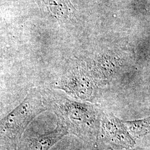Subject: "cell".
Instances as JSON below:
<instances>
[{
	"label": "cell",
	"mask_w": 150,
	"mask_h": 150,
	"mask_svg": "<svg viewBox=\"0 0 150 150\" xmlns=\"http://www.w3.org/2000/svg\"><path fill=\"white\" fill-rule=\"evenodd\" d=\"M51 106L67 132L83 139L94 138L100 130L103 113L93 105L52 93Z\"/></svg>",
	"instance_id": "cell-1"
},
{
	"label": "cell",
	"mask_w": 150,
	"mask_h": 150,
	"mask_svg": "<svg viewBox=\"0 0 150 150\" xmlns=\"http://www.w3.org/2000/svg\"><path fill=\"white\" fill-rule=\"evenodd\" d=\"M41 95L32 91L25 100L0 121V146H15L33 118L46 111Z\"/></svg>",
	"instance_id": "cell-2"
},
{
	"label": "cell",
	"mask_w": 150,
	"mask_h": 150,
	"mask_svg": "<svg viewBox=\"0 0 150 150\" xmlns=\"http://www.w3.org/2000/svg\"><path fill=\"white\" fill-rule=\"evenodd\" d=\"M100 131L103 139L112 146L129 149L135 145L134 140L125 128L122 120L112 115H102Z\"/></svg>",
	"instance_id": "cell-4"
},
{
	"label": "cell",
	"mask_w": 150,
	"mask_h": 150,
	"mask_svg": "<svg viewBox=\"0 0 150 150\" xmlns=\"http://www.w3.org/2000/svg\"><path fill=\"white\" fill-rule=\"evenodd\" d=\"M56 86L76 98L91 102L95 99L97 87L90 76L74 72L61 80Z\"/></svg>",
	"instance_id": "cell-3"
},
{
	"label": "cell",
	"mask_w": 150,
	"mask_h": 150,
	"mask_svg": "<svg viewBox=\"0 0 150 150\" xmlns=\"http://www.w3.org/2000/svg\"><path fill=\"white\" fill-rule=\"evenodd\" d=\"M122 122L132 138L142 137L149 134L150 117L134 121L122 120Z\"/></svg>",
	"instance_id": "cell-6"
},
{
	"label": "cell",
	"mask_w": 150,
	"mask_h": 150,
	"mask_svg": "<svg viewBox=\"0 0 150 150\" xmlns=\"http://www.w3.org/2000/svg\"><path fill=\"white\" fill-rule=\"evenodd\" d=\"M67 134V131L59 125L56 129L51 132L32 137L26 141L22 146L21 150H49Z\"/></svg>",
	"instance_id": "cell-5"
}]
</instances>
